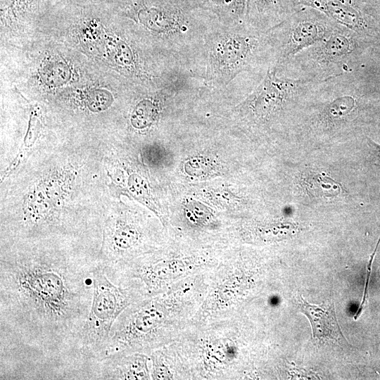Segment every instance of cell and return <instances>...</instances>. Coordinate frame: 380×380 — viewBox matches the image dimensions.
<instances>
[{"label": "cell", "mask_w": 380, "mask_h": 380, "mask_svg": "<svg viewBox=\"0 0 380 380\" xmlns=\"http://www.w3.org/2000/svg\"><path fill=\"white\" fill-rule=\"evenodd\" d=\"M99 254L52 241L1 251V379H87L79 351Z\"/></svg>", "instance_id": "1"}, {"label": "cell", "mask_w": 380, "mask_h": 380, "mask_svg": "<svg viewBox=\"0 0 380 380\" xmlns=\"http://www.w3.org/2000/svg\"><path fill=\"white\" fill-rule=\"evenodd\" d=\"M210 271L191 276L126 308L111 328L104 358L132 353L149 355L175 341L201 305Z\"/></svg>", "instance_id": "2"}, {"label": "cell", "mask_w": 380, "mask_h": 380, "mask_svg": "<svg viewBox=\"0 0 380 380\" xmlns=\"http://www.w3.org/2000/svg\"><path fill=\"white\" fill-rule=\"evenodd\" d=\"M189 380H231L251 377L243 313L196 324L191 323L170 343Z\"/></svg>", "instance_id": "3"}, {"label": "cell", "mask_w": 380, "mask_h": 380, "mask_svg": "<svg viewBox=\"0 0 380 380\" xmlns=\"http://www.w3.org/2000/svg\"><path fill=\"white\" fill-rule=\"evenodd\" d=\"M126 16L151 32L164 53L189 70L217 19L196 0H120Z\"/></svg>", "instance_id": "4"}, {"label": "cell", "mask_w": 380, "mask_h": 380, "mask_svg": "<svg viewBox=\"0 0 380 380\" xmlns=\"http://www.w3.org/2000/svg\"><path fill=\"white\" fill-rule=\"evenodd\" d=\"M166 247L103 267L106 274L112 282L130 289L144 299L164 292L191 276L210 271L225 252L222 248L177 244Z\"/></svg>", "instance_id": "5"}, {"label": "cell", "mask_w": 380, "mask_h": 380, "mask_svg": "<svg viewBox=\"0 0 380 380\" xmlns=\"http://www.w3.org/2000/svg\"><path fill=\"white\" fill-rule=\"evenodd\" d=\"M191 63H198L192 73L204 89L227 87L239 74L261 63H271L265 31L245 21L234 25L217 23L206 34Z\"/></svg>", "instance_id": "6"}, {"label": "cell", "mask_w": 380, "mask_h": 380, "mask_svg": "<svg viewBox=\"0 0 380 380\" xmlns=\"http://www.w3.org/2000/svg\"><path fill=\"white\" fill-rule=\"evenodd\" d=\"M264 269L239 252L225 251L210 271L205 297L191 323L199 324L242 313L256 296Z\"/></svg>", "instance_id": "7"}, {"label": "cell", "mask_w": 380, "mask_h": 380, "mask_svg": "<svg viewBox=\"0 0 380 380\" xmlns=\"http://www.w3.org/2000/svg\"><path fill=\"white\" fill-rule=\"evenodd\" d=\"M371 48L358 34L336 24L327 37L276 69L279 74L293 71L292 78L320 81L362 67L363 55Z\"/></svg>", "instance_id": "8"}, {"label": "cell", "mask_w": 380, "mask_h": 380, "mask_svg": "<svg viewBox=\"0 0 380 380\" xmlns=\"http://www.w3.org/2000/svg\"><path fill=\"white\" fill-rule=\"evenodd\" d=\"M93 274L92 302L80 333L79 351L96 379L98 363L104 358L113 324L126 308L142 299L131 289L112 282L99 262Z\"/></svg>", "instance_id": "9"}, {"label": "cell", "mask_w": 380, "mask_h": 380, "mask_svg": "<svg viewBox=\"0 0 380 380\" xmlns=\"http://www.w3.org/2000/svg\"><path fill=\"white\" fill-rule=\"evenodd\" d=\"M336 23L308 6H297L283 21L266 30L270 65L278 68L303 50L327 37Z\"/></svg>", "instance_id": "10"}, {"label": "cell", "mask_w": 380, "mask_h": 380, "mask_svg": "<svg viewBox=\"0 0 380 380\" xmlns=\"http://www.w3.org/2000/svg\"><path fill=\"white\" fill-rule=\"evenodd\" d=\"M312 82L279 74L275 68L269 65L262 81L236 110L241 119L251 124L265 125L289 105L298 102Z\"/></svg>", "instance_id": "11"}, {"label": "cell", "mask_w": 380, "mask_h": 380, "mask_svg": "<svg viewBox=\"0 0 380 380\" xmlns=\"http://www.w3.org/2000/svg\"><path fill=\"white\" fill-rule=\"evenodd\" d=\"M163 246L159 233L145 223L125 217L113 218L105 225L99 262L108 267L151 253Z\"/></svg>", "instance_id": "12"}, {"label": "cell", "mask_w": 380, "mask_h": 380, "mask_svg": "<svg viewBox=\"0 0 380 380\" xmlns=\"http://www.w3.org/2000/svg\"><path fill=\"white\" fill-rule=\"evenodd\" d=\"M297 6L312 8L374 46L380 44V21L360 0H296Z\"/></svg>", "instance_id": "13"}, {"label": "cell", "mask_w": 380, "mask_h": 380, "mask_svg": "<svg viewBox=\"0 0 380 380\" xmlns=\"http://www.w3.org/2000/svg\"><path fill=\"white\" fill-rule=\"evenodd\" d=\"M97 379H151L149 355L132 353L105 357L99 362Z\"/></svg>", "instance_id": "14"}, {"label": "cell", "mask_w": 380, "mask_h": 380, "mask_svg": "<svg viewBox=\"0 0 380 380\" xmlns=\"http://www.w3.org/2000/svg\"><path fill=\"white\" fill-rule=\"evenodd\" d=\"M300 311L309 319L312 338L320 343L346 342L338 322L333 303L311 304L301 296Z\"/></svg>", "instance_id": "15"}, {"label": "cell", "mask_w": 380, "mask_h": 380, "mask_svg": "<svg viewBox=\"0 0 380 380\" xmlns=\"http://www.w3.org/2000/svg\"><path fill=\"white\" fill-rule=\"evenodd\" d=\"M297 6L296 0H247L245 22L266 31L283 21Z\"/></svg>", "instance_id": "16"}, {"label": "cell", "mask_w": 380, "mask_h": 380, "mask_svg": "<svg viewBox=\"0 0 380 380\" xmlns=\"http://www.w3.org/2000/svg\"><path fill=\"white\" fill-rule=\"evenodd\" d=\"M148 355L151 379L189 380L186 369L170 343L153 350Z\"/></svg>", "instance_id": "17"}, {"label": "cell", "mask_w": 380, "mask_h": 380, "mask_svg": "<svg viewBox=\"0 0 380 380\" xmlns=\"http://www.w3.org/2000/svg\"><path fill=\"white\" fill-rule=\"evenodd\" d=\"M222 25H234L245 21L247 0H196Z\"/></svg>", "instance_id": "18"}, {"label": "cell", "mask_w": 380, "mask_h": 380, "mask_svg": "<svg viewBox=\"0 0 380 380\" xmlns=\"http://www.w3.org/2000/svg\"><path fill=\"white\" fill-rule=\"evenodd\" d=\"M186 226L194 232L214 233L218 232L220 224L209 208L196 201H189L184 208Z\"/></svg>", "instance_id": "19"}, {"label": "cell", "mask_w": 380, "mask_h": 380, "mask_svg": "<svg viewBox=\"0 0 380 380\" xmlns=\"http://www.w3.org/2000/svg\"><path fill=\"white\" fill-rule=\"evenodd\" d=\"M309 190L319 196H335L341 191L340 185L327 176L315 175L308 179Z\"/></svg>", "instance_id": "20"}, {"label": "cell", "mask_w": 380, "mask_h": 380, "mask_svg": "<svg viewBox=\"0 0 380 380\" xmlns=\"http://www.w3.org/2000/svg\"><path fill=\"white\" fill-rule=\"evenodd\" d=\"M185 170L189 175H203L211 170V163L203 158H193L185 164Z\"/></svg>", "instance_id": "21"}, {"label": "cell", "mask_w": 380, "mask_h": 380, "mask_svg": "<svg viewBox=\"0 0 380 380\" xmlns=\"http://www.w3.org/2000/svg\"><path fill=\"white\" fill-rule=\"evenodd\" d=\"M376 148L378 149L379 152L380 153V146L376 145Z\"/></svg>", "instance_id": "22"}, {"label": "cell", "mask_w": 380, "mask_h": 380, "mask_svg": "<svg viewBox=\"0 0 380 380\" xmlns=\"http://www.w3.org/2000/svg\"><path fill=\"white\" fill-rule=\"evenodd\" d=\"M374 1H376L377 3L380 4V0H374Z\"/></svg>", "instance_id": "23"}, {"label": "cell", "mask_w": 380, "mask_h": 380, "mask_svg": "<svg viewBox=\"0 0 380 380\" xmlns=\"http://www.w3.org/2000/svg\"><path fill=\"white\" fill-rule=\"evenodd\" d=\"M374 48H380V44Z\"/></svg>", "instance_id": "24"}]
</instances>
